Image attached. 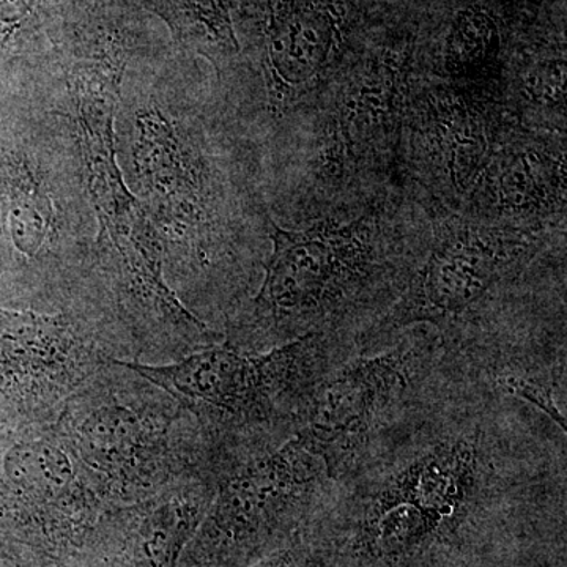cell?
Here are the masks:
<instances>
[{
    "mask_svg": "<svg viewBox=\"0 0 567 567\" xmlns=\"http://www.w3.org/2000/svg\"><path fill=\"white\" fill-rule=\"evenodd\" d=\"M404 85L398 63L377 65L346 84L336 132L342 147L357 155L386 147L401 122Z\"/></svg>",
    "mask_w": 567,
    "mask_h": 567,
    "instance_id": "11",
    "label": "cell"
},
{
    "mask_svg": "<svg viewBox=\"0 0 567 567\" xmlns=\"http://www.w3.org/2000/svg\"><path fill=\"white\" fill-rule=\"evenodd\" d=\"M274 251L256 300L259 323L284 339L342 334L390 275L385 244L365 219L287 230L271 223Z\"/></svg>",
    "mask_w": 567,
    "mask_h": 567,
    "instance_id": "4",
    "label": "cell"
},
{
    "mask_svg": "<svg viewBox=\"0 0 567 567\" xmlns=\"http://www.w3.org/2000/svg\"><path fill=\"white\" fill-rule=\"evenodd\" d=\"M11 483L33 494L52 496L66 491L74 481V466L61 446L31 442L14 446L6 458Z\"/></svg>",
    "mask_w": 567,
    "mask_h": 567,
    "instance_id": "15",
    "label": "cell"
},
{
    "mask_svg": "<svg viewBox=\"0 0 567 567\" xmlns=\"http://www.w3.org/2000/svg\"><path fill=\"white\" fill-rule=\"evenodd\" d=\"M334 481L327 465L297 434L238 466L224 480L216 506V529L229 550L300 527L322 513Z\"/></svg>",
    "mask_w": 567,
    "mask_h": 567,
    "instance_id": "6",
    "label": "cell"
},
{
    "mask_svg": "<svg viewBox=\"0 0 567 567\" xmlns=\"http://www.w3.org/2000/svg\"><path fill=\"white\" fill-rule=\"evenodd\" d=\"M477 185L486 186L499 218L524 224L565 207V151L551 152L536 142L507 145L491 153Z\"/></svg>",
    "mask_w": 567,
    "mask_h": 567,
    "instance_id": "9",
    "label": "cell"
},
{
    "mask_svg": "<svg viewBox=\"0 0 567 567\" xmlns=\"http://www.w3.org/2000/svg\"><path fill=\"white\" fill-rule=\"evenodd\" d=\"M178 9L192 14L194 20L203 22L215 35L233 39L229 17L221 0H173Z\"/></svg>",
    "mask_w": 567,
    "mask_h": 567,
    "instance_id": "18",
    "label": "cell"
},
{
    "mask_svg": "<svg viewBox=\"0 0 567 567\" xmlns=\"http://www.w3.org/2000/svg\"><path fill=\"white\" fill-rule=\"evenodd\" d=\"M481 399V398H480ZM450 410L434 393L334 481L331 546L365 567H410L464 539L502 498L505 435L477 402Z\"/></svg>",
    "mask_w": 567,
    "mask_h": 567,
    "instance_id": "1",
    "label": "cell"
},
{
    "mask_svg": "<svg viewBox=\"0 0 567 567\" xmlns=\"http://www.w3.org/2000/svg\"><path fill=\"white\" fill-rule=\"evenodd\" d=\"M468 353V352H464ZM483 353V352H472ZM462 354L466 361H477L483 365L481 375L486 377L492 391L498 395L516 399L522 404H529L544 413L551 423L566 432V416L559 410L557 393L559 388V358L551 361H540L535 358H511L506 353Z\"/></svg>",
    "mask_w": 567,
    "mask_h": 567,
    "instance_id": "14",
    "label": "cell"
},
{
    "mask_svg": "<svg viewBox=\"0 0 567 567\" xmlns=\"http://www.w3.org/2000/svg\"><path fill=\"white\" fill-rule=\"evenodd\" d=\"M334 20L330 11L306 0L281 6L268 41L274 87L281 95L306 91L322 74L334 48Z\"/></svg>",
    "mask_w": 567,
    "mask_h": 567,
    "instance_id": "10",
    "label": "cell"
},
{
    "mask_svg": "<svg viewBox=\"0 0 567 567\" xmlns=\"http://www.w3.org/2000/svg\"><path fill=\"white\" fill-rule=\"evenodd\" d=\"M147 434L140 416L126 406L112 404L85 413L71 431V443L85 464L106 475L128 473L144 461Z\"/></svg>",
    "mask_w": 567,
    "mask_h": 567,
    "instance_id": "13",
    "label": "cell"
},
{
    "mask_svg": "<svg viewBox=\"0 0 567 567\" xmlns=\"http://www.w3.org/2000/svg\"><path fill=\"white\" fill-rule=\"evenodd\" d=\"M413 330L382 352L336 364L317 386L295 432L322 458L331 480L352 472L365 454L424 404L453 361L434 330Z\"/></svg>",
    "mask_w": 567,
    "mask_h": 567,
    "instance_id": "2",
    "label": "cell"
},
{
    "mask_svg": "<svg viewBox=\"0 0 567 567\" xmlns=\"http://www.w3.org/2000/svg\"><path fill=\"white\" fill-rule=\"evenodd\" d=\"M117 92L118 74L115 71L82 78L76 84L89 189L103 227L121 251L130 275L158 301L159 308H167L177 298L163 282L158 248L148 234L140 205L125 188L115 164L112 122Z\"/></svg>",
    "mask_w": 567,
    "mask_h": 567,
    "instance_id": "7",
    "label": "cell"
},
{
    "mask_svg": "<svg viewBox=\"0 0 567 567\" xmlns=\"http://www.w3.org/2000/svg\"><path fill=\"white\" fill-rule=\"evenodd\" d=\"M35 6L37 0H0V44L17 35Z\"/></svg>",
    "mask_w": 567,
    "mask_h": 567,
    "instance_id": "19",
    "label": "cell"
},
{
    "mask_svg": "<svg viewBox=\"0 0 567 567\" xmlns=\"http://www.w3.org/2000/svg\"><path fill=\"white\" fill-rule=\"evenodd\" d=\"M498 48V33L487 14L465 13L458 18L447 41L446 69L457 78H472L486 70Z\"/></svg>",
    "mask_w": 567,
    "mask_h": 567,
    "instance_id": "17",
    "label": "cell"
},
{
    "mask_svg": "<svg viewBox=\"0 0 567 567\" xmlns=\"http://www.w3.org/2000/svg\"><path fill=\"white\" fill-rule=\"evenodd\" d=\"M51 226L50 197L31 174L21 175L11 188L10 230L14 245L25 256H35Z\"/></svg>",
    "mask_w": 567,
    "mask_h": 567,
    "instance_id": "16",
    "label": "cell"
},
{
    "mask_svg": "<svg viewBox=\"0 0 567 567\" xmlns=\"http://www.w3.org/2000/svg\"><path fill=\"white\" fill-rule=\"evenodd\" d=\"M344 342L342 334H306L268 353L212 347L164 368L123 365L218 431L233 434L284 423L298 429L324 375L349 357Z\"/></svg>",
    "mask_w": 567,
    "mask_h": 567,
    "instance_id": "3",
    "label": "cell"
},
{
    "mask_svg": "<svg viewBox=\"0 0 567 567\" xmlns=\"http://www.w3.org/2000/svg\"><path fill=\"white\" fill-rule=\"evenodd\" d=\"M415 144L427 173L443 192H473L491 156L487 115L466 92L429 93L417 117Z\"/></svg>",
    "mask_w": 567,
    "mask_h": 567,
    "instance_id": "8",
    "label": "cell"
},
{
    "mask_svg": "<svg viewBox=\"0 0 567 567\" xmlns=\"http://www.w3.org/2000/svg\"><path fill=\"white\" fill-rule=\"evenodd\" d=\"M527 224H446L435 234L421 264L402 284L385 317L360 336L361 349L405 328L439 330L451 349L462 324L476 319L488 301L525 274L543 248Z\"/></svg>",
    "mask_w": 567,
    "mask_h": 567,
    "instance_id": "5",
    "label": "cell"
},
{
    "mask_svg": "<svg viewBox=\"0 0 567 567\" xmlns=\"http://www.w3.org/2000/svg\"><path fill=\"white\" fill-rule=\"evenodd\" d=\"M73 339L61 317L0 309V369L6 374L55 375L69 361Z\"/></svg>",
    "mask_w": 567,
    "mask_h": 567,
    "instance_id": "12",
    "label": "cell"
}]
</instances>
